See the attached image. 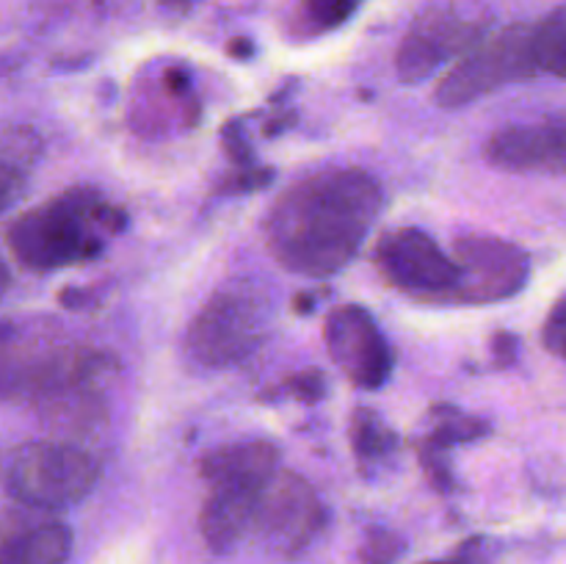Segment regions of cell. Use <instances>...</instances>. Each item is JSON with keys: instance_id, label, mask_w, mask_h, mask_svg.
Listing matches in <instances>:
<instances>
[{"instance_id": "cell-1", "label": "cell", "mask_w": 566, "mask_h": 564, "mask_svg": "<svg viewBox=\"0 0 566 564\" xmlns=\"http://www.w3.org/2000/svg\"><path fill=\"white\" fill-rule=\"evenodd\" d=\"M381 208V188L365 169H321L280 194L265 216V243L282 269L332 276L359 252Z\"/></svg>"}, {"instance_id": "cell-2", "label": "cell", "mask_w": 566, "mask_h": 564, "mask_svg": "<svg viewBox=\"0 0 566 564\" xmlns=\"http://www.w3.org/2000/svg\"><path fill=\"white\" fill-rule=\"evenodd\" d=\"M127 216L92 188H70L6 227V249L28 271H53L103 252L105 238L125 230Z\"/></svg>"}, {"instance_id": "cell-3", "label": "cell", "mask_w": 566, "mask_h": 564, "mask_svg": "<svg viewBox=\"0 0 566 564\" xmlns=\"http://www.w3.org/2000/svg\"><path fill=\"white\" fill-rule=\"evenodd\" d=\"M6 492L31 509H64L83 501L99 479V464L70 442H25L11 448L3 468Z\"/></svg>"}, {"instance_id": "cell-4", "label": "cell", "mask_w": 566, "mask_h": 564, "mask_svg": "<svg viewBox=\"0 0 566 564\" xmlns=\"http://www.w3.org/2000/svg\"><path fill=\"white\" fill-rule=\"evenodd\" d=\"M536 72L534 25L517 22L468 50L437 83L434 100L442 108H462L506 83L534 77Z\"/></svg>"}, {"instance_id": "cell-5", "label": "cell", "mask_w": 566, "mask_h": 564, "mask_svg": "<svg viewBox=\"0 0 566 564\" xmlns=\"http://www.w3.org/2000/svg\"><path fill=\"white\" fill-rule=\"evenodd\" d=\"M265 337V304L254 291L230 285L208 299L186 332V352L205 368L247 359Z\"/></svg>"}, {"instance_id": "cell-6", "label": "cell", "mask_w": 566, "mask_h": 564, "mask_svg": "<svg viewBox=\"0 0 566 564\" xmlns=\"http://www.w3.org/2000/svg\"><path fill=\"white\" fill-rule=\"evenodd\" d=\"M374 263L398 291L426 302H453L459 291L457 258H448L440 243L418 227H398L376 243Z\"/></svg>"}, {"instance_id": "cell-7", "label": "cell", "mask_w": 566, "mask_h": 564, "mask_svg": "<svg viewBox=\"0 0 566 564\" xmlns=\"http://www.w3.org/2000/svg\"><path fill=\"white\" fill-rule=\"evenodd\" d=\"M486 39L484 17H470L457 6H431L412 22L396 55V70L403 83H418L434 75L448 59H462Z\"/></svg>"}, {"instance_id": "cell-8", "label": "cell", "mask_w": 566, "mask_h": 564, "mask_svg": "<svg viewBox=\"0 0 566 564\" xmlns=\"http://www.w3.org/2000/svg\"><path fill=\"white\" fill-rule=\"evenodd\" d=\"M462 280L453 302L492 304L517 296L531 274V260L517 243L495 236H462L453 241Z\"/></svg>"}, {"instance_id": "cell-9", "label": "cell", "mask_w": 566, "mask_h": 564, "mask_svg": "<svg viewBox=\"0 0 566 564\" xmlns=\"http://www.w3.org/2000/svg\"><path fill=\"white\" fill-rule=\"evenodd\" d=\"M324 341L332 363L363 390H376L392 376L396 357L390 343L381 335L374 315L359 304L332 310L324 326Z\"/></svg>"}, {"instance_id": "cell-10", "label": "cell", "mask_w": 566, "mask_h": 564, "mask_svg": "<svg viewBox=\"0 0 566 564\" xmlns=\"http://www.w3.org/2000/svg\"><path fill=\"white\" fill-rule=\"evenodd\" d=\"M324 525V506L298 473L276 470L260 501L254 531L282 553H296L310 545Z\"/></svg>"}, {"instance_id": "cell-11", "label": "cell", "mask_w": 566, "mask_h": 564, "mask_svg": "<svg viewBox=\"0 0 566 564\" xmlns=\"http://www.w3.org/2000/svg\"><path fill=\"white\" fill-rule=\"evenodd\" d=\"M484 155L506 171H566V119L501 127L486 142Z\"/></svg>"}, {"instance_id": "cell-12", "label": "cell", "mask_w": 566, "mask_h": 564, "mask_svg": "<svg viewBox=\"0 0 566 564\" xmlns=\"http://www.w3.org/2000/svg\"><path fill=\"white\" fill-rule=\"evenodd\" d=\"M271 479H227L210 484V495L199 514V529L210 551L230 553L254 529Z\"/></svg>"}, {"instance_id": "cell-13", "label": "cell", "mask_w": 566, "mask_h": 564, "mask_svg": "<svg viewBox=\"0 0 566 564\" xmlns=\"http://www.w3.org/2000/svg\"><path fill=\"white\" fill-rule=\"evenodd\" d=\"M280 464V448L271 440L230 442L205 453L199 473L208 484L227 479H271Z\"/></svg>"}, {"instance_id": "cell-14", "label": "cell", "mask_w": 566, "mask_h": 564, "mask_svg": "<svg viewBox=\"0 0 566 564\" xmlns=\"http://www.w3.org/2000/svg\"><path fill=\"white\" fill-rule=\"evenodd\" d=\"M72 551V531L59 520L6 529L0 564H64Z\"/></svg>"}, {"instance_id": "cell-15", "label": "cell", "mask_w": 566, "mask_h": 564, "mask_svg": "<svg viewBox=\"0 0 566 564\" xmlns=\"http://www.w3.org/2000/svg\"><path fill=\"white\" fill-rule=\"evenodd\" d=\"M42 153V142L31 127H6L3 149H0V188H3V205L11 208L17 194L22 191V182L31 175Z\"/></svg>"}, {"instance_id": "cell-16", "label": "cell", "mask_w": 566, "mask_h": 564, "mask_svg": "<svg viewBox=\"0 0 566 564\" xmlns=\"http://www.w3.org/2000/svg\"><path fill=\"white\" fill-rule=\"evenodd\" d=\"M534 53L539 72L566 81V3L534 25Z\"/></svg>"}, {"instance_id": "cell-17", "label": "cell", "mask_w": 566, "mask_h": 564, "mask_svg": "<svg viewBox=\"0 0 566 564\" xmlns=\"http://www.w3.org/2000/svg\"><path fill=\"white\" fill-rule=\"evenodd\" d=\"M352 448L363 462L387 459L398 448V435L374 409L359 407L352 415Z\"/></svg>"}, {"instance_id": "cell-18", "label": "cell", "mask_w": 566, "mask_h": 564, "mask_svg": "<svg viewBox=\"0 0 566 564\" xmlns=\"http://www.w3.org/2000/svg\"><path fill=\"white\" fill-rule=\"evenodd\" d=\"M490 431V424L484 418H475V415L459 412L453 407H437L434 412V429L429 431L431 440L442 442V446L453 448L459 442L479 440Z\"/></svg>"}, {"instance_id": "cell-19", "label": "cell", "mask_w": 566, "mask_h": 564, "mask_svg": "<svg viewBox=\"0 0 566 564\" xmlns=\"http://www.w3.org/2000/svg\"><path fill=\"white\" fill-rule=\"evenodd\" d=\"M420 464H423L426 476H429L431 484H434L437 490H451L453 487L451 448L431 440V437L426 435V440L420 442Z\"/></svg>"}, {"instance_id": "cell-20", "label": "cell", "mask_w": 566, "mask_h": 564, "mask_svg": "<svg viewBox=\"0 0 566 564\" xmlns=\"http://www.w3.org/2000/svg\"><path fill=\"white\" fill-rule=\"evenodd\" d=\"M357 6L359 0H304L307 20L318 31H329V28L343 25L357 11Z\"/></svg>"}, {"instance_id": "cell-21", "label": "cell", "mask_w": 566, "mask_h": 564, "mask_svg": "<svg viewBox=\"0 0 566 564\" xmlns=\"http://www.w3.org/2000/svg\"><path fill=\"white\" fill-rule=\"evenodd\" d=\"M398 553H401V540L396 534H390V531H374L365 540L359 556H363V564H392Z\"/></svg>"}, {"instance_id": "cell-22", "label": "cell", "mask_w": 566, "mask_h": 564, "mask_svg": "<svg viewBox=\"0 0 566 564\" xmlns=\"http://www.w3.org/2000/svg\"><path fill=\"white\" fill-rule=\"evenodd\" d=\"M542 341H545L547 352L566 359V296L558 299L556 307L547 315L545 330H542Z\"/></svg>"}, {"instance_id": "cell-23", "label": "cell", "mask_w": 566, "mask_h": 564, "mask_svg": "<svg viewBox=\"0 0 566 564\" xmlns=\"http://www.w3.org/2000/svg\"><path fill=\"white\" fill-rule=\"evenodd\" d=\"M285 390L291 393V396L302 398V401L313 404V401H321V398H324L326 379L318 368H310V370H302V374L291 376V379L285 382Z\"/></svg>"}, {"instance_id": "cell-24", "label": "cell", "mask_w": 566, "mask_h": 564, "mask_svg": "<svg viewBox=\"0 0 566 564\" xmlns=\"http://www.w3.org/2000/svg\"><path fill=\"white\" fill-rule=\"evenodd\" d=\"M274 171L263 169V166H247V169H235L224 182H221V191L227 194H241V191H258V188L269 186Z\"/></svg>"}, {"instance_id": "cell-25", "label": "cell", "mask_w": 566, "mask_h": 564, "mask_svg": "<svg viewBox=\"0 0 566 564\" xmlns=\"http://www.w3.org/2000/svg\"><path fill=\"white\" fill-rule=\"evenodd\" d=\"M492 352H495L497 365H512L517 357V337L512 332H497L492 337Z\"/></svg>"}, {"instance_id": "cell-26", "label": "cell", "mask_w": 566, "mask_h": 564, "mask_svg": "<svg viewBox=\"0 0 566 564\" xmlns=\"http://www.w3.org/2000/svg\"><path fill=\"white\" fill-rule=\"evenodd\" d=\"M230 53L232 55H252V44L243 42V39H238V42L230 44Z\"/></svg>"}, {"instance_id": "cell-27", "label": "cell", "mask_w": 566, "mask_h": 564, "mask_svg": "<svg viewBox=\"0 0 566 564\" xmlns=\"http://www.w3.org/2000/svg\"><path fill=\"white\" fill-rule=\"evenodd\" d=\"M429 564H468V562H464V556H459V558H448V562H429Z\"/></svg>"}]
</instances>
